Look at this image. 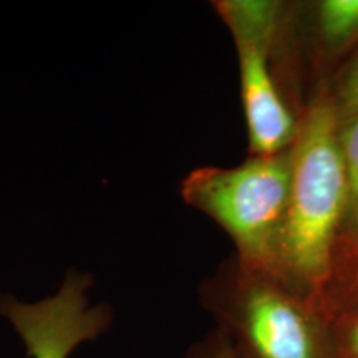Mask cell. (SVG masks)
I'll return each mask as SVG.
<instances>
[{"mask_svg": "<svg viewBox=\"0 0 358 358\" xmlns=\"http://www.w3.org/2000/svg\"><path fill=\"white\" fill-rule=\"evenodd\" d=\"M332 105L310 106L290 146L292 178L277 271L272 279L310 297L329 277L340 217L347 213V178Z\"/></svg>", "mask_w": 358, "mask_h": 358, "instance_id": "obj_1", "label": "cell"}, {"mask_svg": "<svg viewBox=\"0 0 358 358\" xmlns=\"http://www.w3.org/2000/svg\"><path fill=\"white\" fill-rule=\"evenodd\" d=\"M290 178L289 148L274 156H254L236 168L192 169L181 181L179 194L232 237L241 266L274 277L287 217Z\"/></svg>", "mask_w": 358, "mask_h": 358, "instance_id": "obj_2", "label": "cell"}, {"mask_svg": "<svg viewBox=\"0 0 358 358\" xmlns=\"http://www.w3.org/2000/svg\"><path fill=\"white\" fill-rule=\"evenodd\" d=\"M201 301L236 358H335L310 299L239 264L231 280H209Z\"/></svg>", "mask_w": 358, "mask_h": 358, "instance_id": "obj_3", "label": "cell"}, {"mask_svg": "<svg viewBox=\"0 0 358 358\" xmlns=\"http://www.w3.org/2000/svg\"><path fill=\"white\" fill-rule=\"evenodd\" d=\"M92 275L75 268L66 272L55 292L37 302L0 295V315L19 335L30 358H70L113 324L108 306L92 303Z\"/></svg>", "mask_w": 358, "mask_h": 358, "instance_id": "obj_4", "label": "cell"}, {"mask_svg": "<svg viewBox=\"0 0 358 358\" xmlns=\"http://www.w3.org/2000/svg\"><path fill=\"white\" fill-rule=\"evenodd\" d=\"M239 55L241 95L254 156H274L294 145L299 124L285 105L268 66L275 40H234Z\"/></svg>", "mask_w": 358, "mask_h": 358, "instance_id": "obj_5", "label": "cell"}, {"mask_svg": "<svg viewBox=\"0 0 358 358\" xmlns=\"http://www.w3.org/2000/svg\"><path fill=\"white\" fill-rule=\"evenodd\" d=\"M232 37L275 40L282 20L280 2L272 0H221L214 2Z\"/></svg>", "mask_w": 358, "mask_h": 358, "instance_id": "obj_6", "label": "cell"}, {"mask_svg": "<svg viewBox=\"0 0 358 358\" xmlns=\"http://www.w3.org/2000/svg\"><path fill=\"white\" fill-rule=\"evenodd\" d=\"M338 136L347 178V214L353 229H358V115L340 122Z\"/></svg>", "mask_w": 358, "mask_h": 358, "instance_id": "obj_7", "label": "cell"}, {"mask_svg": "<svg viewBox=\"0 0 358 358\" xmlns=\"http://www.w3.org/2000/svg\"><path fill=\"white\" fill-rule=\"evenodd\" d=\"M319 25L330 42H345L358 32V0H325L319 3Z\"/></svg>", "mask_w": 358, "mask_h": 358, "instance_id": "obj_8", "label": "cell"}, {"mask_svg": "<svg viewBox=\"0 0 358 358\" xmlns=\"http://www.w3.org/2000/svg\"><path fill=\"white\" fill-rule=\"evenodd\" d=\"M182 358H236L222 332H211L204 338L192 343Z\"/></svg>", "mask_w": 358, "mask_h": 358, "instance_id": "obj_9", "label": "cell"}, {"mask_svg": "<svg viewBox=\"0 0 358 358\" xmlns=\"http://www.w3.org/2000/svg\"><path fill=\"white\" fill-rule=\"evenodd\" d=\"M342 108L345 116L358 115V58L353 62L342 85Z\"/></svg>", "mask_w": 358, "mask_h": 358, "instance_id": "obj_10", "label": "cell"}, {"mask_svg": "<svg viewBox=\"0 0 358 358\" xmlns=\"http://www.w3.org/2000/svg\"><path fill=\"white\" fill-rule=\"evenodd\" d=\"M335 358H358V315L348 322L345 332L335 347Z\"/></svg>", "mask_w": 358, "mask_h": 358, "instance_id": "obj_11", "label": "cell"}]
</instances>
